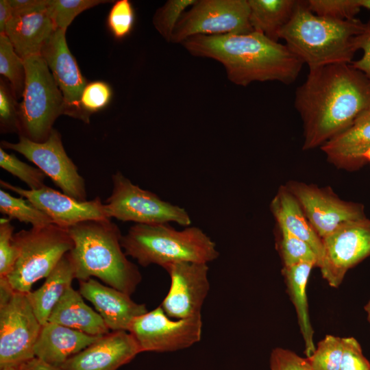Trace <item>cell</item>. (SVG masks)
I'll return each mask as SVG.
<instances>
[{
	"label": "cell",
	"mask_w": 370,
	"mask_h": 370,
	"mask_svg": "<svg viewBox=\"0 0 370 370\" xmlns=\"http://www.w3.org/2000/svg\"><path fill=\"white\" fill-rule=\"evenodd\" d=\"M370 107V81L351 64L309 70L295 92L304 125L303 149L322 146Z\"/></svg>",
	"instance_id": "6da1fadb"
},
{
	"label": "cell",
	"mask_w": 370,
	"mask_h": 370,
	"mask_svg": "<svg viewBox=\"0 0 370 370\" xmlns=\"http://www.w3.org/2000/svg\"><path fill=\"white\" fill-rule=\"evenodd\" d=\"M182 45L194 56L220 62L227 79L242 86L268 81L291 84L304 64L286 45L254 31L242 34L197 35Z\"/></svg>",
	"instance_id": "7a4b0ae2"
},
{
	"label": "cell",
	"mask_w": 370,
	"mask_h": 370,
	"mask_svg": "<svg viewBox=\"0 0 370 370\" xmlns=\"http://www.w3.org/2000/svg\"><path fill=\"white\" fill-rule=\"evenodd\" d=\"M68 231L73 241L69 254L76 279L96 277L126 294L134 293L142 275L123 251V235L111 219L84 221Z\"/></svg>",
	"instance_id": "3957f363"
},
{
	"label": "cell",
	"mask_w": 370,
	"mask_h": 370,
	"mask_svg": "<svg viewBox=\"0 0 370 370\" xmlns=\"http://www.w3.org/2000/svg\"><path fill=\"white\" fill-rule=\"evenodd\" d=\"M365 23L358 18L338 20L312 12L305 1H298L280 39L309 70L336 64H351L358 51L357 37Z\"/></svg>",
	"instance_id": "277c9868"
},
{
	"label": "cell",
	"mask_w": 370,
	"mask_h": 370,
	"mask_svg": "<svg viewBox=\"0 0 370 370\" xmlns=\"http://www.w3.org/2000/svg\"><path fill=\"white\" fill-rule=\"evenodd\" d=\"M127 256L143 267L165 266L180 262L209 263L218 258L216 243L201 228L177 230L170 223L134 224L122 236Z\"/></svg>",
	"instance_id": "5b68a950"
},
{
	"label": "cell",
	"mask_w": 370,
	"mask_h": 370,
	"mask_svg": "<svg viewBox=\"0 0 370 370\" xmlns=\"http://www.w3.org/2000/svg\"><path fill=\"white\" fill-rule=\"evenodd\" d=\"M19 250L18 258L7 279L15 292L27 293L38 280L47 278L62 258L73 247L68 228L54 223L13 236Z\"/></svg>",
	"instance_id": "8992f818"
},
{
	"label": "cell",
	"mask_w": 370,
	"mask_h": 370,
	"mask_svg": "<svg viewBox=\"0 0 370 370\" xmlns=\"http://www.w3.org/2000/svg\"><path fill=\"white\" fill-rule=\"evenodd\" d=\"M25 82L19 103V136L45 141L56 119L64 114V101L47 64L40 55L24 60Z\"/></svg>",
	"instance_id": "52a82bcc"
},
{
	"label": "cell",
	"mask_w": 370,
	"mask_h": 370,
	"mask_svg": "<svg viewBox=\"0 0 370 370\" xmlns=\"http://www.w3.org/2000/svg\"><path fill=\"white\" fill-rule=\"evenodd\" d=\"M42 325L26 293L0 291V369L34 358Z\"/></svg>",
	"instance_id": "ba28073f"
},
{
	"label": "cell",
	"mask_w": 370,
	"mask_h": 370,
	"mask_svg": "<svg viewBox=\"0 0 370 370\" xmlns=\"http://www.w3.org/2000/svg\"><path fill=\"white\" fill-rule=\"evenodd\" d=\"M112 181V193L105 204L109 218L135 224L174 222L183 227L190 225L191 219L184 208L134 184L121 172L114 173Z\"/></svg>",
	"instance_id": "9c48e42d"
},
{
	"label": "cell",
	"mask_w": 370,
	"mask_h": 370,
	"mask_svg": "<svg viewBox=\"0 0 370 370\" xmlns=\"http://www.w3.org/2000/svg\"><path fill=\"white\" fill-rule=\"evenodd\" d=\"M252 32L248 0H197L179 20L171 42L182 44L188 38L197 35Z\"/></svg>",
	"instance_id": "30bf717a"
},
{
	"label": "cell",
	"mask_w": 370,
	"mask_h": 370,
	"mask_svg": "<svg viewBox=\"0 0 370 370\" xmlns=\"http://www.w3.org/2000/svg\"><path fill=\"white\" fill-rule=\"evenodd\" d=\"M202 328L201 315L174 319L159 306L135 317L128 332L135 338L140 352H169L190 347L200 341Z\"/></svg>",
	"instance_id": "8fae6325"
},
{
	"label": "cell",
	"mask_w": 370,
	"mask_h": 370,
	"mask_svg": "<svg viewBox=\"0 0 370 370\" xmlns=\"http://www.w3.org/2000/svg\"><path fill=\"white\" fill-rule=\"evenodd\" d=\"M1 147L23 155L48 176L63 193L79 201H86L84 179L67 156L58 130L53 129L47 139L42 143L19 136L18 143L3 140Z\"/></svg>",
	"instance_id": "7c38bea8"
},
{
	"label": "cell",
	"mask_w": 370,
	"mask_h": 370,
	"mask_svg": "<svg viewBox=\"0 0 370 370\" xmlns=\"http://www.w3.org/2000/svg\"><path fill=\"white\" fill-rule=\"evenodd\" d=\"M322 242L323 254L318 267L328 284L337 288L349 269L370 256V220L347 222Z\"/></svg>",
	"instance_id": "4fadbf2b"
},
{
	"label": "cell",
	"mask_w": 370,
	"mask_h": 370,
	"mask_svg": "<svg viewBox=\"0 0 370 370\" xmlns=\"http://www.w3.org/2000/svg\"><path fill=\"white\" fill-rule=\"evenodd\" d=\"M286 187L321 239L347 222L366 217L362 206L341 199L328 188L295 181H291Z\"/></svg>",
	"instance_id": "5bb4252c"
},
{
	"label": "cell",
	"mask_w": 370,
	"mask_h": 370,
	"mask_svg": "<svg viewBox=\"0 0 370 370\" xmlns=\"http://www.w3.org/2000/svg\"><path fill=\"white\" fill-rule=\"evenodd\" d=\"M163 269L171 280L169 290L160 305L164 312L174 319L201 315L210 291L208 264L180 262Z\"/></svg>",
	"instance_id": "9a60e30c"
},
{
	"label": "cell",
	"mask_w": 370,
	"mask_h": 370,
	"mask_svg": "<svg viewBox=\"0 0 370 370\" xmlns=\"http://www.w3.org/2000/svg\"><path fill=\"white\" fill-rule=\"evenodd\" d=\"M1 186L28 199L45 213L53 223L69 228L88 220L110 219L106 204L99 197L79 201L47 186L38 190H26L0 180Z\"/></svg>",
	"instance_id": "2e32d148"
},
{
	"label": "cell",
	"mask_w": 370,
	"mask_h": 370,
	"mask_svg": "<svg viewBox=\"0 0 370 370\" xmlns=\"http://www.w3.org/2000/svg\"><path fill=\"white\" fill-rule=\"evenodd\" d=\"M66 31L56 29L42 48L40 56L47 64L64 101V114L85 122L80 97L88 84L66 40Z\"/></svg>",
	"instance_id": "e0dca14e"
},
{
	"label": "cell",
	"mask_w": 370,
	"mask_h": 370,
	"mask_svg": "<svg viewBox=\"0 0 370 370\" xmlns=\"http://www.w3.org/2000/svg\"><path fill=\"white\" fill-rule=\"evenodd\" d=\"M140 353L127 331H112L72 356L59 367L63 370H116Z\"/></svg>",
	"instance_id": "ac0fdd59"
},
{
	"label": "cell",
	"mask_w": 370,
	"mask_h": 370,
	"mask_svg": "<svg viewBox=\"0 0 370 370\" xmlns=\"http://www.w3.org/2000/svg\"><path fill=\"white\" fill-rule=\"evenodd\" d=\"M79 292L90 301L112 331H127L132 320L148 312L146 305L134 301L130 295L97 280H79Z\"/></svg>",
	"instance_id": "d6986e66"
},
{
	"label": "cell",
	"mask_w": 370,
	"mask_h": 370,
	"mask_svg": "<svg viewBox=\"0 0 370 370\" xmlns=\"http://www.w3.org/2000/svg\"><path fill=\"white\" fill-rule=\"evenodd\" d=\"M56 30L46 6L13 15L3 34L24 60L30 56L40 55L42 48Z\"/></svg>",
	"instance_id": "ffe728a7"
},
{
	"label": "cell",
	"mask_w": 370,
	"mask_h": 370,
	"mask_svg": "<svg viewBox=\"0 0 370 370\" xmlns=\"http://www.w3.org/2000/svg\"><path fill=\"white\" fill-rule=\"evenodd\" d=\"M101 336H91L69 327L47 322L42 326L34 346V355L49 364L60 367Z\"/></svg>",
	"instance_id": "44dd1931"
},
{
	"label": "cell",
	"mask_w": 370,
	"mask_h": 370,
	"mask_svg": "<svg viewBox=\"0 0 370 370\" xmlns=\"http://www.w3.org/2000/svg\"><path fill=\"white\" fill-rule=\"evenodd\" d=\"M370 147V107L364 110L344 131L321 147L328 160L338 167L353 169L365 161L363 153Z\"/></svg>",
	"instance_id": "7402d4cb"
},
{
	"label": "cell",
	"mask_w": 370,
	"mask_h": 370,
	"mask_svg": "<svg viewBox=\"0 0 370 370\" xmlns=\"http://www.w3.org/2000/svg\"><path fill=\"white\" fill-rule=\"evenodd\" d=\"M278 226L283 227L307 243L317 257L319 267L323 254L322 239L315 232L293 195L281 186L271 204Z\"/></svg>",
	"instance_id": "603a6c76"
},
{
	"label": "cell",
	"mask_w": 370,
	"mask_h": 370,
	"mask_svg": "<svg viewBox=\"0 0 370 370\" xmlns=\"http://www.w3.org/2000/svg\"><path fill=\"white\" fill-rule=\"evenodd\" d=\"M79 291L71 286L53 308L47 322L58 323L91 336L109 333L100 314L85 304Z\"/></svg>",
	"instance_id": "cb8c5ba5"
},
{
	"label": "cell",
	"mask_w": 370,
	"mask_h": 370,
	"mask_svg": "<svg viewBox=\"0 0 370 370\" xmlns=\"http://www.w3.org/2000/svg\"><path fill=\"white\" fill-rule=\"evenodd\" d=\"M75 271L69 252L59 261L38 289L26 293L34 312L42 325L47 323L51 312L71 286Z\"/></svg>",
	"instance_id": "d4e9b609"
},
{
	"label": "cell",
	"mask_w": 370,
	"mask_h": 370,
	"mask_svg": "<svg viewBox=\"0 0 370 370\" xmlns=\"http://www.w3.org/2000/svg\"><path fill=\"white\" fill-rule=\"evenodd\" d=\"M314 262H304L289 267H283L282 275L289 297L297 316L301 334L305 343V355L309 357L315 350L313 341L314 331L308 314L306 287Z\"/></svg>",
	"instance_id": "484cf974"
},
{
	"label": "cell",
	"mask_w": 370,
	"mask_h": 370,
	"mask_svg": "<svg viewBox=\"0 0 370 370\" xmlns=\"http://www.w3.org/2000/svg\"><path fill=\"white\" fill-rule=\"evenodd\" d=\"M297 1L248 0L249 23L253 30L278 42L280 32L291 20Z\"/></svg>",
	"instance_id": "4316f807"
},
{
	"label": "cell",
	"mask_w": 370,
	"mask_h": 370,
	"mask_svg": "<svg viewBox=\"0 0 370 370\" xmlns=\"http://www.w3.org/2000/svg\"><path fill=\"white\" fill-rule=\"evenodd\" d=\"M0 212L10 219L31 224L32 227H40L53 223L52 220L28 199L12 196L0 190Z\"/></svg>",
	"instance_id": "83f0119b"
},
{
	"label": "cell",
	"mask_w": 370,
	"mask_h": 370,
	"mask_svg": "<svg viewBox=\"0 0 370 370\" xmlns=\"http://www.w3.org/2000/svg\"><path fill=\"white\" fill-rule=\"evenodd\" d=\"M0 74L6 79L16 99L22 97L25 82L24 60L5 34H0Z\"/></svg>",
	"instance_id": "f1b7e54d"
},
{
	"label": "cell",
	"mask_w": 370,
	"mask_h": 370,
	"mask_svg": "<svg viewBox=\"0 0 370 370\" xmlns=\"http://www.w3.org/2000/svg\"><path fill=\"white\" fill-rule=\"evenodd\" d=\"M278 227L277 246L284 267L304 262H314L317 257L311 247L283 227Z\"/></svg>",
	"instance_id": "f546056e"
},
{
	"label": "cell",
	"mask_w": 370,
	"mask_h": 370,
	"mask_svg": "<svg viewBox=\"0 0 370 370\" xmlns=\"http://www.w3.org/2000/svg\"><path fill=\"white\" fill-rule=\"evenodd\" d=\"M108 0H49L47 10L56 29L66 31L74 18L82 12Z\"/></svg>",
	"instance_id": "4dcf8cb0"
},
{
	"label": "cell",
	"mask_w": 370,
	"mask_h": 370,
	"mask_svg": "<svg viewBox=\"0 0 370 370\" xmlns=\"http://www.w3.org/2000/svg\"><path fill=\"white\" fill-rule=\"evenodd\" d=\"M343 351V338L328 334L306 358L314 370H340Z\"/></svg>",
	"instance_id": "1f68e13d"
},
{
	"label": "cell",
	"mask_w": 370,
	"mask_h": 370,
	"mask_svg": "<svg viewBox=\"0 0 370 370\" xmlns=\"http://www.w3.org/2000/svg\"><path fill=\"white\" fill-rule=\"evenodd\" d=\"M196 1L169 0L156 10L153 17V26L167 42H171L174 29L183 14Z\"/></svg>",
	"instance_id": "d6a6232c"
},
{
	"label": "cell",
	"mask_w": 370,
	"mask_h": 370,
	"mask_svg": "<svg viewBox=\"0 0 370 370\" xmlns=\"http://www.w3.org/2000/svg\"><path fill=\"white\" fill-rule=\"evenodd\" d=\"M0 166L25 182L30 190H38L45 186L46 175L40 169L20 160L15 155L5 152L1 147Z\"/></svg>",
	"instance_id": "836d02e7"
},
{
	"label": "cell",
	"mask_w": 370,
	"mask_h": 370,
	"mask_svg": "<svg viewBox=\"0 0 370 370\" xmlns=\"http://www.w3.org/2000/svg\"><path fill=\"white\" fill-rule=\"evenodd\" d=\"M112 97V90L109 84L103 81H93L86 84L80 97V108L88 123L92 114L106 108Z\"/></svg>",
	"instance_id": "e575fe53"
},
{
	"label": "cell",
	"mask_w": 370,
	"mask_h": 370,
	"mask_svg": "<svg viewBox=\"0 0 370 370\" xmlns=\"http://www.w3.org/2000/svg\"><path fill=\"white\" fill-rule=\"evenodd\" d=\"M308 8L317 16L338 20L355 18L361 7L358 0H309Z\"/></svg>",
	"instance_id": "d590c367"
},
{
	"label": "cell",
	"mask_w": 370,
	"mask_h": 370,
	"mask_svg": "<svg viewBox=\"0 0 370 370\" xmlns=\"http://www.w3.org/2000/svg\"><path fill=\"white\" fill-rule=\"evenodd\" d=\"M134 22L135 12L129 0L115 1L106 19L108 30L117 40H122L131 34Z\"/></svg>",
	"instance_id": "8d00e7d4"
},
{
	"label": "cell",
	"mask_w": 370,
	"mask_h": 370,
	"mask_svg": "<svg viewBox=\"0 0 370 370\" xmlns=\"http://www.w3.org/2000/svg\"><path fill=\"white\" fill-rule=\"evenodd\" d=\"M10 86L0 80V129L1 133L17 132L20 130L19 103Z\"/></svg>",
	"instance_id": "74e56055"
},
{
	"label": "cell",
	"mask_w": 370,
	"mask_h": 370,
	"mask_svg": "<svg viewBox=\"0 0 370 370\" xmlns=\"http://www.w3.org/2000/svg\"><path fill=\"white\" fill-rule=\"evenodd\" d=\"M10 218L0 219V278H6L12 271L19 256L13 241L14 226Z\"/></svg>",
	"instance_id": "f35d334b"
},
{
	"label": "cell",
	"mask_w": 370,
	"mask_h": 370,
	"mask_svg": "<svg viewBox=\"0 0 370 370\" xmlns=\"http://www.w3.org/2000/svg\"><path fill=\"white\" fill-rule=\"evenodd\" d=\"M343 351L340 370H370V362L354 337L343 338Z\"/></svg>",
	"instance_id": "ab89813d"
},
{
	"label": "cell",
	"mask_w": 370,
	"mask_h": 370,
	"mask_svg": "<svg viewBox=\"0 0 370 370\" xmlns=\"http://www.w3.org/2000/svg\"><path fill=\"white\" fill-rule=\"evenodd\" d=\"M269 364L270 370H314L306 358L282 347L272 350Z\"/></svg>",
	"instance_id": "60d3db41"
},
{
	"label": "cell",
	"mask_w": 370,
	"mask_h": 370,
	"mask_svg": "<svg viewBox=\"0 0 370 370\" xmlns=\"http://www.w3.org/2000/svg\"><path fill=\"white\" fill-rule=\"evenodd\" d=\"M357 48L363 51L359 60L352 62L351 64L362 72L370 81V18L365 23L362 33L357 37Z\"/></svg>",
	"instance_id": "b9f144b4"
},
{
	"label": "cell",
	"mask_w": 370,
	"mask_h": 370,
	"mask_svg": "<svg viewBox=\"0 0 370 370\" xmlns=\"http://www.w3.org/2000/svg\"><path fill=\"white\" fill-rule=\"evenodd\" d=\"M13 15L31 12L47 6L49 0H8Z\"/></svg>",
	"instance_id": "7bdbcfd3"
},
{
	"label": "cell",
	"mask_w": 370,
	"mask_h": 370,
	"mask_svg": "<svg viewBox=\"0 0 370 370\" xmlns=\"http://www.w3.org/2000/svg\"><path fill=\"white\" fill-rule=\"evenodd\" d=\"M21 370H63L59 367L49 364L36 357L20 366Z\"/></svg>",
	"instance_id": "ee69618b"
},
{
	"label": "cell",
	"mask_w": 370,
	"mask_h": 370,
	"mask_svg": "<svg viewBox=\"0 0 370 370\" xmlns=\"http://www.w3.org/2000/svg\"><path fill=\"white\" fill-rule=\"evenodd\" d=\"M13 16L8 0L0 1V34L5 33V27Z\"/></svg>",
	"instance_id": "f6af8a7d"
},
{
	"label": "cell",
	"mask_w": 370,
	"mask_h": 370,
	"mask_svg": "<svg viewBox=\"0 0 370 370\" xmlns=\"http://www.w3.org/2000/svg\"><path fill=\"white\" fill-rule=\"evenodd\" d=\"M358 2L361 8H364L370 10V0H358Z\"/></svg>",
	"instance_id": "bcb514c9"
},
{
	"label": "cell",
	"mask_w": 370,
	"mask_h": 370,
	"mask_svg": "<svg viewBox=\"0 0 370 370\" xmlns=\"http://www.w3.org/2000/svg\"><path fill=\"white\" fill-rule=\"evenodd\" d=\"M365 310L367 313V320L370 324V299L368 301L367 304L365 306Z\"/></svg>",
	"instance_id": "7dc6e473"
},
{
	"label": "cell",
	"mask_w": 370,
	"mask_h": 370,
	"mask_svg": "<svg viewBox=\"0 0 370 370\" xmlns=\"http://www.w3.org/2000/svg\"><path fill=\"white\" fill-rule=\"evenodd\" d=\"M362 159L366 162H370V147H369L367 151L362 155Z\"/></svg>",
	"instance_id": "c3c4849f"
},
{
	"label": "cell",
	"mask_w": 370,
	"mask_h": 370,
	"mask_svg": "<svg viewBox=\"0 0 370 370\" xmlns=\"http://www.w3.org/2000/svg\"><path fill=\"white\" fill-rule=\"evenodd\" d=\"M1 370H21L20 367H8L1 369Z\"/></svg>",
	"instance_id": "681fc988"
}]
</instances>
